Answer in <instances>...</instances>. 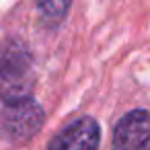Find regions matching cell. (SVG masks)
Returning <instances> with one entry per match:
<instances>
[{"label":"cell","mask_w":150,"mask_h":150,"mask_svg":"<svg viewBox=\"0 0 150 150\" xmlns=\"http://www.w3.org/2000/svg\"><path fill=\"white\" fill-rule=\"evenodd\" d=\"M33 74H31V60L21 47L6 50L0 58V97L8 103H17L27 99Z\"/></svg>","instance_id":"1"},{"label":"cell","mask_w":150,"mask_h":150,"mask_svg":"<svg viewBox=\"0 0 150 150\" xmlns=\"http://www.w3.org/2000/svg\"><path fill=\"white\" fill-rule=\"evenodd\" d=\"M43 121V113L37 103L23 99L17 103H8L2 113V132L11 142H23L33 136Z\"/></svg>","instance_id":"2"},{"label":"cell","mask_w":150,"mask_h":150,"mask_svg":"<svg viewBox=\"0 0 150 150\" xmlns=\"http://www.w3.org/2000/svg\"><path fill=\"white\" fill-rule=\"evenodd\" d=\"M113 150H150V113L132 111L121 117L113 132Z\"/></svg>","instance_id":"3"},{"label":"cell","mask_w":150,"mask_h":150,"mask_svg":"<svg viewBox=\"0 0 150 150\" xmlns=\"http://www.w3.org/2000/svg\"><path fill=\"white\" fill-rule=\"evenodd\" d=\"M99 125L91 117H80L68 123L47 146V150H97Z\"/></svg>","instance_id":"4"},{"label":"cell","mask_w":150,"mask_h":150,"mask_svg":"<svg viewBox=\"0 0 150 150\" xmlns=\"http://www.w3.org/2000/svg\"><path fill=\"white\" fill-rule=\"evenodd\" d=\"M70 2L72 0H39V11L47 21L58 23V21H62L66 17Z\"/></svg>","instance_id":"5"}]
</instances>
